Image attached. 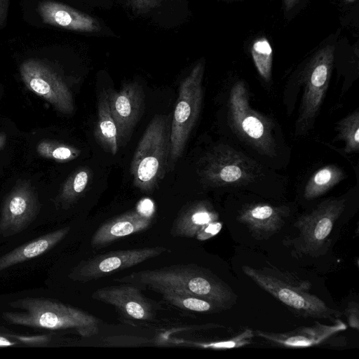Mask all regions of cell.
<instances>
[{
	"label": "cell",
	"instance_id": "obj_1",
	"mask_svg": "<svg viewBox=\"0 0 359 359\" xmlns=\"http://www.w3.org/2000/svg\"><path fill=\"white\" fill-rule=\"evenodd\" d=\"M114 281L130 283L142 290L160 294L173 292L196 295L216 304L223 310L231 307L237 299L229 285L210 270L193 264L133 271L114 278Z\"/></svg>",
	"mask_w": 359,
	"mask_h": 359
},
{
	"label": "cell",
	"instance_id": "obj_2",
	"mask_svg": "<svg viewBox=\"0 0 359 359\" xmlns=\"http://www.w3.org/2000/svg\"><path fill=\"white\" fill-rule=\"evenodd\" d=\"M9 306L19 310L2 313L9 324L48 330L70 329L83 337H91L100 331L99 318L56 299L29 297L13 300Z\"/></svg>",
	"mask_w": 359,
	"mask_h": 359
},
{
	"label": "cell",
	"instance_id": "obj_3",
	"mask_svg": "<svg viewBox=\"0 0 359 359\" xmlns=\"http://www.w3.org/2000/svg\"><path fill=\"white\" fill-rule=\"evenodd\" d=\"M242 271L261 288L304 318L326 319L335 323L341 313L327 306L318 296L310 293L311 283L287 271L272 265L256 269L247 265Z\"/></svg>",
	"mask_w": 359,
	"mask_h": 359
},
{
	"label": "cell",
	"instance_id": "obj_4",
	"mask_svg": "<svg viewBox=\"0 0 359 359\" xmlns=\"http://www.w3.org/2000/svg\"><path fill=\"white\" fill-rule=\"evenodd\" d=\"M170 130L169 116L155 115L136 147L130 171L134 186L142 191L152 192L166 173L170 153Z\"/></svg>",
	"mask_w": 359,
	"mask_h": 359
},
{
	"label": "cell",
	"instance_id": "obj_5",
	"mask_svg": "<svg viewBox=\"0 0 359 359\" xmlns=\"http://www.w3.org/2000/svg\"><path fill=\"white\" fill-rule=\"evenodd\" d=\"M204 62H198L181 81L170 122L168 168L182 155L199 117L203 102Z\"/></svg>",
	"mask_w": 359,
	"mask_h": 359
},
{
	"label": "cell",
	"instance_id": "obj_6",
	"mask_svg": "<svg viewBox=\"0 0 359 359\" xmlns=\"http://www.w3.org/2000/svg\"><path fill=\"white\" fill-rule=\"evenodd\" d=\"M346 207L344 198H328L319 203L309 213L299 217L294 223L299 235L283 241L292 247L297 255L318 257L325 252V244L334 223Z\"/></svg>",
	"mask_w": 359,
	"mask_h": 359
},
{
	"label": "cell",
	"instance_id": "obj_7",
	"mask_svg": "<svg viewBox=\"0 0 359 359\" xmlns=\"http://www.w3.org/2000/svg\"><path fill=\"white\" fill-rule=\"evenodd\" d=\"M334 48L328 45L319 50L305 68L304 92L295 125L297 135H304L318 115L332 76Z\"/></svg>",
	"mask_w": 359,
	"mask_h": 359
},
{
	"label": "cell",
	"instance_id": "obj_8",
	"mask_svg": "<svg viewBox=\"0 0 359 359\" xmlns=\"http://www.w3.org/2000/svg\"><path fill=\"white\" fill-rule=\"evenodd\" d=\"M229 109L231 124L241 137L262 154L269 156L276 155L273 123L250 107L248 92L243 81L233 86Z\"/></svg>",
	"mask_w": 359,
	"mask_h": 359
},
{
	"label": "cell",
	"instance_id": "obj_9",
	"mask_svg": "<svg viewBox=\"0 0 359 359\" xmlns=\"http://www.w3.org/2000/svg\"><path fill=\"white\" fill-rule=\"evenodd\" d=\"M257 170L253 161L222 145L215 147L201 160L198 173L205 184L219 187L252 182Z\"/></svg>",
	"mask_w": 359,
	"mask_h": 359
},
{
	"label": "cell",
	"instance_id": "obj_10",
	"mask_svg": "<svg viewBox=\"0 0 359 359\" xmlns=\"http://www.w3.org/2000/svg\"><path fill=\"white\" fill-rule=\"evenodd\" d=\"M170 252L163 246L109 251L81 260L67 277L79 283L94 281Z\"/></svg>",
	"mask_w": 359,
	"mask_h": 359
},
{
	"label": "cell",
	"instance_id": "obj_11",
	"mask_svg": "<svg viewBox=\"0 0 359 359\" xmlns=\"http://www.w3.org/2000/svg\"><path fill=\"white\" fill-rule=\"evenodd\" d=\"M22 82L27 89L52 104L65 114L74 111L71 90L62 78L43 62L29 59L20 67Z\"/></svg>",
	"mask_w": 359,
	"mask_h": 359
},
{
	"label": "cell",
	"instance_id": "obj_12",
	"mask_svg": "<svg viewBox=\"0 0 359 359\" xmlns=\"http://www.w3.org/2000/svg\"><path fill=\"white\" fill-rule=\"evenodd\" d=\"M41 210L37 191L27 180L17 182L4 198L0 212V235L13 236L27 229Z\"/></svg>",
	"mask_w": 359,
	"mask_h": 359
},
{
	"label": "cell",
	"instance_id": "obj_13",
	"mask_svg": "<svg viewBox=\"0 0 359 359\" xmlns=\"http://www.w3.org/2000/svg\"><path fill=\"white\" fill-rule=\"evenodd\" d=\"M111 115L115 121L118 144L129 141L144 109V92L137 81L124 83L119 90H107Z\"/></svg>",
	"mask_w": 359,
	"mask_h": 359
},
{
	"label": "cell",
	"instance_id": "obj_14",
	"mask_svg": "<svg viewBox=\"0 0 359 359\" xmlns=\"http://www.w3.org/2000/svg\"><path fill=\"white\" fill-rule=\"evenodd\" d=\"M91 298L113 306L120 315L129 320L150 322L156 318L153 304L142 290L130 283L103 287L95 290Z\"/></svg>",
	"mask_w": 359,
	"mask_h": 359
},
{
	"label": "cell",
	"instance_id": "obj_15",
	"mask_svg": "<svg viewBox=\"0 0 359 359\" xmlns=\"http://www.w3.org/2000/svg\"><path fill=\"white\" fill-rule=\"evenodd\" d=\"M346 329V325L338 319L333 325L316 321L312 325L302 326L288 332H272L257 330L255 334L273 346L296 348L322 344Z\"/></svg>",
	"mask_w": 359,
	"mask_h": 359
},
{
	"label": "cell",
	"instance_id": "obj_16",
	"mask_svg": "<svg viewBox=\"0 0 359 359\" xmlns=\"http://www.w3.org/2000/svg\"><path fill=\"white\" fill-rule=\"evenodd\" d=\"M289 212L286 206L253 203L244 206L236 220L246 226L254 238L263 241L280 231Z\"/></svg>",
	"mask_w": 359,
	"mask_h": 359
},
{
	"label": "cell",
	"instance_id": "obj_17",
	"mask_svg": "<svg viewBox=\"0 0 359 359\" xmlns=\"http://www.w3.org/2000/svg\"><path fill=\"white\" fill-rule=\"evenodd\" d=\"M151 216L131 210L114 217L97 229L90 239L93 248L99 250L131 234L144 231L151 224Z\"/></svg>",
	"mask_w": 359,
	"mask_h": 359
},
{
	"label": "cell",
	"instance_id": "obj_18",
	"mask_svg": "<svg viewBox=\"0 0 359 359\" xmlns=\"http://www.w3.org/2000/svg\"><path fill=\"white\" fill-rule=\"evenodd\" d=\"M38 12L44 23L55 27L81 32H97L101 29L92 16L58 2L42 1Z\"/></svg>",
	"mask_w": 359,
	"mask_h": 359
},
{
	"label": "cell",
	"instance_id": "obj_19",
	"mask_svg": "<svg viewBox=\"0 0 359 359\" xmlns=\"http://www.w3.org/2000/svg\"><path fill=\"white\" fill-rule=\"evenodd\" d=\"M70 229L69 226H65L54 230L3 255L0 257V272L47 253L67 236Z\"/></svg>",
	"mask_w": 359,
	"mask_h": 359
},
{
	"label": "cell",
	"instance_id": "obj_20",
	"mask_svg": "<svg viewBox=\"0 0 359 359\" xmlns=\"http://www.w3.org/2000/svg\"><path fill=\"white\" fill-rule=\"evenodd\" d=\"M219 213L208 201H198L184 206L170 228L173 237L193 238L203 225L219 219Z\"/></svg>",
	"mask_w": 359,
	"mask_h": 359
},
{
	"label": "cell",
	"instance_id": "obj_21",
	"mask_svg": "<svg viewBox=\"0 0 359 359\" xmlns=\"http://www.w3.org/2000/svg\"><path fill=\"white\" fill-rule=\"evenodd\" d=\"M94 137L97 144L111 155L118 149L117 129L111 115L107 91L102 89L97 99V116L94 129Z\"/></svg>",
	"mask_w": 359,
	"mask_h": 359
},
{
	"label": "cell",
	"instance_id": "obj_22",
	"mask_svg": "<svg viewBox=\"0 0 359 359\" xmlns=\"http://www.w3.org/2000/svg\"><path fill=\"white\" fill-rule=\"evenodd\" d=\"M93 178V172L87 167L74 171L64 182L55 199L57 208L68 209L86 191Z\"/></svg>",
	"mask_w": 359,
	"mask_h": 359
},
{
	"label": "cell",
	"instance_id": "obj_23",
	"mask_svg": "<svg viewBox=\"0 0 359 359\" xmlns=\"http://www.w3.org/2000/svg\"><path fill=\"white\" fill-rule=\"evenodd\" d=\"M345 177L344 171L334 165L318 170L306 183L304 197L307 200L318 198L339 183Z\"/></svg>",
	"mask_w": 359,
	"mask_h": 359
},
{
	"label": "cell",
	"instance_id": "obj_24",
	"mask_svg": "<svg viewBox=\"0 0 359 359\" xmlns=\"http://www.w3.org/2000/svg\"><path fill=\"white\" fill-rule=\"evenodd\" d=\"M161 294L165 302L182 310L198 313H215L223 310L216 304L196 295L173 292Z\"/></svg>",
	"mask_w": 359,
	"mask_h": 359
},
{
	"label": "cell",
	"instance_id": "obj_25",
	"mask_svg": "<svg viewBox=\"0 0 359 359\" xmlns=\"http://www.w3.org/2000/svg\"><path fill=\"white\" fill-rule=\"evenodd\" d=\"M250 53L259 76L266 82L271 78L273 49L265 37L257 39L252 44Z\"/></svg>",
	"mask_w": 359,
	"mask_h": 359
},
{
	"label": "cell",
	"instance_id": "obj_26",
	"mask_svg": "<svg viewBox=\"0 0 359 359\" xmlns=\"http://www.w3.org/2000/svg\"><path fill=\"white\" fill-rule=\"evenodd\" d=\"M38 154L57 162H67L76 158L81 151L73 146L55 140H44L36 146Z\"/></svg>",
	"mask_w": 359,
	"mask_h": 359
},
{
	"label": "cell",
	"instance_id": "obj_27",
	"mask_svg": "<svg viewBox=\"0 0 359 359\" xmlns=\"http://www.w3.org/2000/svg\"><path fill=\"white\" fill-rule=\"evenodd\" d=\"M339 139L344 141L346 153L358 151L359 149V111L349 114L337 124Z\"/></svg>",
	"mask_w": 359,
	"mask_h": 359
},
{
	"label": "cell",
	"instance_id": "obj_28",
	"mask_svg": "<svg viewBox=\"0 0 359 359\" xmlns=\"http://www.w3.org/2000/svg\"><path fill=\"white\" fill-rule=\"evenodd\" d=\"M52 339L51 334L26 335L15 333L0 326V347L48 346Z\"/></svg>",
	"mask_w": 359,
	"mask_h": 359
},
{
	"label": "cell",
	"instance_id": "obj_29",
	"mask_svg": "<svg viewBox=\"0 0 359 359\" xmlns=\"http://www.w3.org/2000/svg\"><path fill=\"white\" fill-rule=\"evenodd\" d=\"M222 226V222L219 219L212 221L201 227L196 232L195 237L201 241H207L218 234Z\"/></svg>",
	"mask_w": 359,
	"mask_h": 359
},
{
	"label": "cell",
	"instance_id": "obj_30",
	"mask_svg": "<svg viewBox=\"0 0 359 359\" xmlns=\"http://www.w3.org/2000/svg\"><path fill=\"white\" fill-rule=\"evenodd\" d=\"M165 0H130L129 4L133 11L144 13L159 6Z\"/></svg>",
	"mask_w": 359,
	"mask_h": 359
},
{
	"label": "cell",
	"instance_id": "obj_31",
	"mask_svg": "<svg viewBox=\"0 0 359 359\" xmlns=\"http://www.w3.org/2000/svg\"><path fill=\"white\" fill-rule=\"evenodd\" d=\"M348 325L357 330L359 329L358 305L355 302H350L344 311Z\"/></svg>",
	"mask_w": 359,
	"mask_h": 359
},
{
	"label": "cell",
	"instance_id": "obj_32",
	"mask_svg": "<svg viewBox=\"0 0 359 359\" xmlns=\"http://www.w3.org/2000/svg\"><path fill=\"white\" fill-rule=\"evenodd\" d=\"M8 1V0H1L0 6V22H2L5 16H6Z\"/></svg>",
	"mask_w": 359,
	"mask_h": 359
},
{
	"label": "cell",
	"instance_id": "obj_33",
	"mask_svg": "<svg viewBox=\"0 0 359 359\" xmlns=\"http://www.w3.org/2000/svg\"><path fill=\"white\" fill-rule=\"evenodd\" d=\"M299 0H283L285 10L289 11L294 7Z\"/></svg>",
	"mask_w": 359,
	"mask_h": 359
},
{
	"label": "cell",
	"instance_id": "obj_34",
	"mask_svg": "<svg viewBox=\"0 0 359 359\" xmlns=\"http://www.w3.org/2000/svg\"><path fill=\"white\" fill-rule=\"evenodd\" d=\"M6 135L4 133H0V151L3 149L6 143Z\"/></svg>",
	"mask_w": 359,
	"mask_h": 359
},
{
	"label": "cell",
	"instance_id": "obj_35",
	"mask_svg": "<svg viewBox=\"0 0 359 359\" xmlns=\"http://www.w3.org/2000/svg\"><path fill=\"white\" fill-rule=\"evenodd\" d=\"M355 1V0H345V1H346V3H349V4H350V3H353V2H354Z\"/></svg>",
	"mask_w": 359,
	"mask_h": 359
}]
</instances>
